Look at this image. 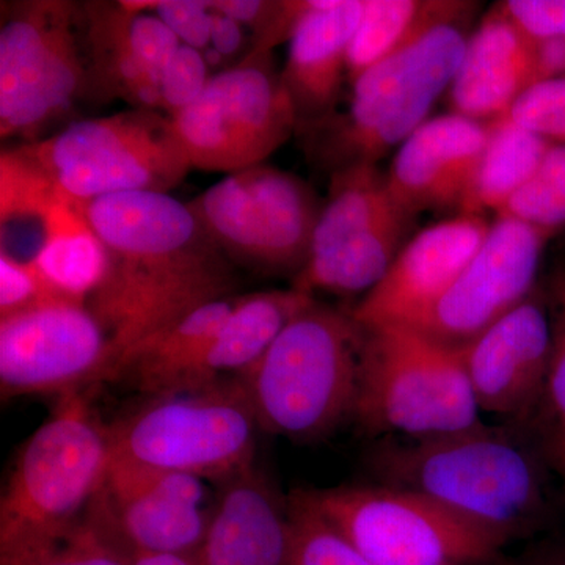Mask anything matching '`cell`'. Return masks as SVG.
Returning <instances> with one entry per match:
<instances>
[{
	"label": "cell",
	"mask_w": 565,
	"mask_h": 565,
	"mask_svg": "<svg viewBox=\"0 0 565 565\" xmlns=\"http://www.w3.org/2000/svg\"><path fill=\"white\" fill-rule=\"evenodd\" d=\"M82 206L109 255L106 277L87 307L109 334L114 373L134 345L234 296L237 267L188 203L170 193L129 192Z\"/></svg>",
	"instance_id": "cell-1"
},
{
	"label": "cell",
	"mask_w": 565,
	"mask_h": 565,
	"mask_svg": "<svg viewBox=\"0 0 565 565\" xmlns=\"http://www.w3.org/2000/svg\"><path fill=\"white\" fill-rule=\"evenodd\" d=\"M367 462L377 484L423 494L509 542L541 530L552 512V471L531 434L514 424L382 438Z\"/></svg>",
	"instance_id": "cell-2"
},
{
	"label": "cell",
	"mask_w": 565,
	"mask_h": 565,
	"mask_svg": "<svg viewBox=\"0 0 565 565\" xmlns=\"http://www.w3.org/2000/svg\"><path fill=\"white\" fill-rule=\"evenodd\" d=\"M475 9L471 2H433L422 28L353 82L345 114L297 129L311 158L333 173L352 163H377L403 145L451 87Z\"/></svg>",
	"instance_id": "cell-3"
},
{
	"label": "cell",
	"mask_w": 565,
	"mask_h": 565,
	"mask_svg": "<svg viewBox=\"0 0 565 565\" xmlns=\"http://www.w3.org/2000/svg\"><path fill=\"white\" fill-rule=\"evenodd\" d=\"M363 327L351 310L315 300L247 373L239 375L263 433L321 440L352 422Z\"/></svg>",
	"instance_id": "cell-4"
},
{
	"label": "cell",
	"mask_w": 565,
	"mask_h": 565,
	"mask_svg": "<svg viewBox=\"0 0 565 565\" xmlns=\"http://www.w3.org/2000/svg\"><path fill=\"white\" fill-rule=\"evenodd\" d=\"M352 423L381 438L457 433L482 422L457 349L405 326L363 327Z\"/></svg>",
	"instance_id": "cell-5"
},
{
	"label": "cell",
	"mask_w": 565,
	"mask_h": 565,
	"mask_svg": "<svg viewBox=\"0 0 565 565\" xmlns=\"http://www.w3.org/2000/svg\"><path fill=\"white\" fill-rule=\"evenodd\" d=\"M111 457L109 424L93 411L87 393L57 399L14 459L0 498V550L79 522L102 489Z\"/></svg>",
	"instance_id": "cell-6"
},
{
	"label": "cell",
	"mask_w": 565,
	"mask_h": 565,
	"mask_svg": "<svg viewBox=\"0 0 565 565\" xmlns=\"http://www.w3.org/2000/svg\"><path fill=\"white\" fill-rule=\"evenodd\" d=\"M109 427L115 455L217 487L256 467L262 430L239 377L145 397Z\"/></svg>",
	"instance_id": "cell-7"
},
{
	"label": "cell",
	"mask_w": 565,
	"mask_h": 565,
	"mask_svg": "<svg viewBox=\"0 0 565 565\" xmlns=\"http://www.w3.org/2000/svg\"><path fill=\"white\" fill-rule=\"evenodd\" d=\"M292 492L374 565H487L509 544L497 531L396 487Z\"/></svg>",
	"instance_id": "cell-8"
},
{
	"label": "cell",
	"mask_w": 565,
	"mask_h": 565,
	"mask_svg": "<svg viewBox=\"0 0 565 565\" xmlns=\"http://www.w3.org/2000/svg\"><path fill=\"white\" fill-rule=\"evenodd\" d=\"M21 145L63 192L81 202L129 192L170 193L192 170L172 120L159 110L71 121Z\"/></svg>",
	"instance_id": "cell-9"
},
{
	"label": "cell",
	"mask_w": 565,
	"mask_h": 565,
	"mask_svg": "<svg viewBox=\"0 0 565 565\" xmlns=\"http://www.w3.org/2000/svg\"><path fill=\"white\" fill-rule=\"evenodd\" d=\"M79 6L24 0L2 9L0 137L33 143L90 90L82 58Z\"/></svg>",
	"instance_id": "cell-10"
},
{
	"label": "cell",
	"mask_w": 565,
	"mask_h": 565,
	"mask_svg": "<svg viewBox=\"0 0 565 565\" xmlns=\"http://www.w3.org/2000/svg\"><path fill=\"white\" fill-rule=\"evenodd\" d=\"M188 206L234 266L294 278L310 259L323 200L297 174L259 163L226 174Z\"/></svg>",
	"instance_id": "cell-11"
},
{
	"label": "cell",
	"mask_w": 565,
	"mask_h": 565,
	"mask_svg": "<svg viewBox=\"0 0 565 565\" xmlns=\"http://www.w3.org/2000/svg\"><path fill=\"white\" fill-rule=\"evenodd\" d=\"M170 120L192 169L226 174L264 163L299 126L273 52H247L212 74L200 98Z\"/></svg>",
	"instance_id": "cell-12"
},
{
	"label": "cell",
	"mask_w": 565,
	"mask_h": 565,
	"mask_svg": "<svg viewBox=\"0 0 565 565\" xmlns=\"http://www.w3.org/2000/svg\"><path fill=\"white\" fill-rule=\"evenodd\" d=\"M207 486L114 452L87 514L132 559L196 556L214 515L215 498L210 500Z\"/></svg>",
	"instance_id": "cell-13"
},
{
	"label": "cell",
	"mask_w": 565,
	"mask_h": 565,
	"mask_svg": "<svg viewBox=\"0 0 565 565\" xmlns=\"http://www.w3.org/2000/svg\"><path fill=\"white\" fill-rule=\"evenodd\" d=\"M109 334L85 303L51 302L0 319V394L68 396L110 382Z\"/></svg>",
	"instance_id": "cell-14"
},
{
	"label": "cell",
	"mask_w": 565,
	"mask_h": 565,
	"mask_svg": "<svg viewBox=\"0 0 565 565\" xmlns=\"http://www.w3.org/2000/svg\"><path fill=\"white\" fill-rule=\"evenodd\" d=\"M552 234L498 214L473 259L429 315L412 329L459 349L523 302L537 288Z\"/></svg>",
	"instance_id": "cell-15"
},
{
	"label": "cell",
	"mask_w": 565,
	"mask_h": 565,
	"mask_svg": "<svg viewBox=\"0 0 565 565\" xmlns=\"http://www.w3.org/2000/svg\"><path fill=\"white\" fill-rule=\"evenodd\" d=\"M553 327L544 286L457 349L479 411L527 429L544 394Z\"/></svg>",
	"instance_id": "cell-16"
},
{
	"label": "cell",
	"mask_w": 565,
	"mask_h": 565,
	"mask_svg": "<svg viewBox=\"0 0 565 565\" xmlns=\"http://www.w3.org/2000/svg\"><path fill=\"white\" fill-rule=\"evenodd\" d=\"M484 215L459 214L416 233L377 286L352 308L362 327H415L455 285L489 234Z\"/></svg>",
	"instance_id": "cell-17"
},
{
	"label": "cell",
	"mask_w": 565,
	"mask_h": 565,
	"mask_svg": "<svg viewBox=\"0 0 565 565\" xmlns=\"http://www.w3.org/2000/svg\"><path fill=\"white\" fill-rule=\"evenodd\" d=\"M487 140V122L451 114L429 118L404 141L386 172L397 206L419 212L462 210Z\"/></svg>",
	"instance_id": "cell-18"
},
{
	"label": "cell",
	"mask_w": 565,
	"mask_h": 565,
	"mask_svg": "<svg viewBox=\"0 0 565 565\" xmlns=\"http://www.w3.org/2000/svg\"><path fill=\"white\" fill-rule=\"evenodd\" d=\"M363 9L364 0H308L281 70L299 120L297 129L337 114L348 77L349 47Z\"/></svg>",
	"instance_id": "cell-19"
},
{
	"label": "cell",
	"mask_w": 565,
	"mask_h": 565,
	"mask_svg": "<svg viewBox=\"0 0 565 565\" xmlns=\"http://www.w3.org/2000/svg\"><path fill=\"white\" fill-rule=\"evenodd\" d=\"M289 550L288 497L258 467L218 487L199 565H289Z\"/></svg>",
	"instance_id": "cell-20"
},
{
	"label": "cell",
	"mask_w": 565,
	"mask_h": 565,
	"mask_svg": "<svg viewBox=\"0 0 565 565\" xmlns=\"http://www.w3.org/2000/svg\"><path fill=\"white\" fill-rule=\"evenodd\" d=\"M531 68L533 40L498 3L467 41L449 87L452 111L481 122L503 117L530 87Z\"/></svg>",
	"instance_id": "cell-21"
},
{
	"label": "cell",
	"mask_w": 565,
	"mask_h": 565,
	"mask_svg": "<svg viewBox=\"0 0 565 565\" xmlns=\"http://www.w3.org/2000/svg\"><path fill=\"white\" fill-rule=\"evenodd\" d=\"M236 297L204 305L134 345L121 356L111 382H126L145 397L195 388L204 352L232 313Z\"/></svg>",
	"instance_id": "cell-22"
},
{
	"label": "cell",
	"mask_w": 565,
	"mask_h": 565,
	"mask_svg": "<svg viewBox=\"0 0 565 565\" xmlns=\"http://www.w3.org/2000/svg\"><path fill=\"white\" fill-rule=\"evenodd\" d=\"M315 300V296L294 288L237 296L232 313L204 352L196 386L247 373L286 326Z\"/></svg>",
	"instance_id": "cell-23"
},
{
	"label": "cell",
	"mask_w": 565,
	"mask_h": 565,
	"mask_svg": "<svg viewBox=\"0 0 565 565\" xmlns=\"http://www.w3.org/2000/svg\"><path fill=\"white\" fill-rule=\"evenodd\" d=\"M32 262L52 288L71 302L87 305L106 277V245L81 200L61 188L41 218V247Z\"/></svg>",
	"instance_id": "cell-24"
},
{
	"label": "cell",
	"mask_w": 565,
	"mask_h": 565,
	"mask_svg": "<svg viewBox=\"0 0 565 565\" xmlns=\"http://www.w3.org/2000/svg\"><path fill=\"white\" fill-rule=\"evenodd\" d=\"M88 54L90 88L107 98H120L134 109L161 110L159 79L134 51L129 35L131 11L121 2L79 6Z\"/></svg>",
	"instance_id": "cell-25"
},
{
	"label": "cell",
	"mask_w": 565,
	"mask_h": 565,
	"mask_svg": "<svg viewBox=\"0 0 565 565\" xmlns=\"http://www.w3.org/2000/svg\"><path fill=\"white\" fill-rule=\"evenodd\" d=\"M416 217L403 210L356 234L332 250L308 259L291 288L310 294L326 291L352 296L367 294L381 282L414 228Z\"/></svg>",
	"instance_id": "cell-26"
},
{
	"label": "cell",
	"mask_w": 565,
	"mask_h": 565,
	"mask_svg": "<svg viewBox=\"0 0 565 565\" xmlns=\"http://www.w3.org/2000/svg\"><path fill=\"white\" fill-rule=\"evenodd\" d=\"M553 141L527 131L508 115L487 122V140L460 214L504 210L537 172Z\"/></svg>",
	"instance_id": "cell-27"
},
{
	"label": "cell",
	"mask_w": 565,
	"mask_h": 565,
	"mask_svg": "<svg viewBox=\"0 0 565 565\" xmlns=\"http://www.w3.org/2000/svg\"><path fill=\"white\" fill-rule=\"evenodd\" d=\"M396 211L401 207L377 163L359 162L337 170L330 178L329 196L323 200L311 256L332 250Z\"/></svg>",
	"instance_id": "cell-28"
},
{
	"label": "cell",
	"mask_w": 565,
	"mask_h": 565,
	"mask_svg": "<svg viewBox=\"0 0 565 565\" xmlns=\"http://www.w3.org/2000/svg\"><path fill=\"white\" fill-rule=\"evenodd\" d=\"M552 315L553 349L544 394L527 433L565 497V263L544 286Z\"/></svg>",
	"instance_id": "cell-29"
},
{
	"label": "cell",
	"mask_w": 565,
	"mask_h": 565,
	"mask_svg": "<svg viewBox=\"0 0 565 565\" xmlns=\"http://www.w3.org/2000/svg\"><path fill=\"white\" fill-rule=\"evenodd\" d=\"M430 9L433 2L418 0H364L362 20L349 47L351 84L403 46L422 28Z\"/></svg>",
	"instance_id": "cell-30"
},
{
	"label": "cell",
	"mask_w": 565,
	"mask_h": 565,
	"mask_svg": "<svg viewBox=\"0 0 565 565\" xmlns=\"http://www.w3.org/2000/svg\"><path fill=\"white\" fill-rule=\"evenodd\" d=\"M134 559L85 512L61 533L0 550V565H132Z\"/></svg>",
	"instance_id": "cell-31"
},
{
	"label": "cell",
	"mask_w": 565,
	"mask_h": 565,
	"mask_svg": "<svg viewBox=\"0 0 565 565\" xmlns=\"http://www.w3.org/2000/svg\"><path fill=\"white\" fill-rule=\"evenodd\" d=\"M58 185L22 148H3L0 154V223L33 222L41 225L44 212L57 196Z\"/></svg>",
	"instance_id": "cell-32"
},
{
	"label": "cell",
	"mask_w": 565,
	"mask_h": 565,
	"mask_svg": "<svg viewBox=\"0 0 565 565\" xmlns=\"http://www.w3.org/2000/svg\"><path fill=\"white\" fill-rule=\"evenodd\" d=\"M500 214L550 234L565 226V143L553 141L537 172Z\"/></svg>",
	"instance_id": "cell-33"
},
{
	"label": "cell",
	"mask_w": 565,
	"mask_h": 565,
	"mask_svg": "<svg viewBox=\"0 0 565 565\" xmlns=\"http://www.w3.org/2000/svg\"><path fill=\"white\" fill-rule=\"evenodd\" d=\"M289 565H374L291 492L288 494Z\"/></svg>",
	"instance_id": "cell-34"
},
{
	"label": "cell",
	"mask_w": 565,
	"mask_h": 565,
	"mask_svg": "<svg viewBox=\"0 0 565 565\" xmlns=\"http://www.w3.org/2000/svg\"><path fill=\"white\" fill-rule=\"evenodd\" d=\"M211 9L221 11L253 32L250 51L273 52L278 43L291 39L294 29L308 9L307 2L269 0H217Z\"/></svg>",
	"instance_id": "cell-35"
},
{
	"label": "cell",
	"mask_w": 565,
	"mask_h": 565,
	"mask_svg": "<svg viewBox=\"0 0 565 565\" xmlns=\"http://www.w3.org/2000/svg\"><path fill=\"white\" fill-rule=\"evenodd\" d=\"M51 302L71 300L52 288L32 259H18L0 250V319Z\"/></svg>",
	"instance_id": "cell-36"
},
{
	"label": "cell",
	"mask_w": 565,
	"mask_h": 565,
	"mask_svg": "<svg viewBox=\"0 0 565 565\" xmlns=\"http://www.w3.org/2000/svg\"><path fill=\"white\" fill-rule=\"evenodd\" d=\"M505 115L527 131L565 143V76L531 85Z\"/></svg>",
	"instance_id": "cell-37"
},
{
	"label": "cell",
	"mask_w": 565,
	"mask_h": 565,
	"mask_svg": "<svg viewBox=\"0 0 565 565\" xmlns=\"http://www.w3.org/2000/svg\"><path fill=\"white\" fill-rule=\"evenodd\" d=\"M210 79L202 52L181 44L161 74V110L172 118L188 109L200 98Z\"/></svg>",
	"instance_id": "cell-38"
},
{
	"label": "cell",
	"mask_w": 565,
	"mask_h": 565,
	"mask_svg": "<svg viewBox=\"0 0 565 565\" xmlns=\"http://www.w3.org/2000/svg\"><path fill=\"white\" fill-rule=\"evenodd\" d=\"M129 10V9H128ZM131 11L129 35L140 62L161 82L162 71L180 50L181 41L156 14Z\"/></svg>",
	"instance_id": "cell-39"
},
{
	"label": "cell",
	"mask_w": 565,
	"mask_h": 565,
	"mask_svg": "<svg viewBox=\"0 0 565 565\" xmlns=\"http://www.w3.org/2000/svg\"><path fill=\"white\" fill-rule=\"evenodd\" d=\"M151 10L185 46L203 52L211 46V9L206 0H161Z\"/></svg>",
	"instance_id": "cell-40"
},
{
	"label": "cell",
	"mask_w": 565,
	"mask_h": 565,
	"mask_svg": "<svg viewBox=\"0 0 565 565\" xmlns=\"http://www.w3.org/2000/svg\"><path fill=\"white\" fill-rule=\"evenodd\" d=\"M500 6L531 40L565 39V0H505Z\"/></svg>",
	"instance_id": "cell-41"
},
{
	"label": "cell",
	"mask_w": 565,
	"mask_h": 565,
	"mask_svg": "<svg viewBox=\"0 0 565 565\" xmlns=\"http://www.w3.org/2000/svg\"><path fill=\"white\" fill-rule=\"evenodd\" d=\"M565 76V39L533 40L531 85ZM530 85V87H531Z\"/></svg>",
	"instance_id": "cell-42"
},
{
	"label": "cell",
	"mask_w": 565,
	"mask_h": 565,
	"mask_svg": "<svg viewBox=\"0 0 565 565\" xmlns=\"http://www.w3.org/2000/svg\"><path fill=\"white\" fill-rule=\"evenodd\" d=\"M244 43L243 25L221 13V11L211 9V46L221 52L223 57L228 61V58L236 57L243 51Z\"/></svg>",
	"instance_id": "cell-43"
},
{
	"label": "cell",
	"mask_w": 565,
	"mask_h": 565,
	"mask_svg": "<svg viewBox=\"0 0 565 565\" xmlns=\"http://www.w3.org/2000/svg\"><path fill=\"white\" fill-rule=\"evenodd\" d=\"M498 565H565V550L561 546H548L519 561L498 559Z\"/></svg>",
	"instance_id": "cell-44"
},
{
	"label": "cell",
	"mask_w": 565,
	"mask_h": 565,
	"mask_svg": "<svg viewBox=\"0 0 565 565\" xmlns=\"http://www.w3.org/2000/svg\"><path fill=\"white\" fill-rule=\"evenodd\" d=\"M132 565H199L195 556H143L134 559Z\"/></svg>",
	"instance_id": "cell-45"
},
{
	"label": "cell",
	"mask_w": 565,
	"mask_h": 565,
	"mask_svg": "<svg viewBox=\"0 0 565 565\" xmlns=\"http://www.w3.org/2000/svg\"><path fill=\"white\" fill-rule=\"evenodd\" d=\"M204 62H206L207 68L210 70H218L223 71V65H225L226 58L223 57L221 52L214 50V47L210 46L207 50L202 52Z\"/></svg>",
	"instance_id": "cell-46"
},
{
	"label": "cell",
	"mask_w": 565,
	"mask_h": 565,
	"mask_svg": "<svg viewBox=\"0 0 565 565\" xmlns=\"http://www.w3.org/2000/svg\"><path fill=\"white\" fill-rule=\"evenodd\" d=\"M487 565H498V557H497V559L492 561V563L487 564Z\"/></svg>",
	"instance_id": "cell-47"
}]
</instances>
